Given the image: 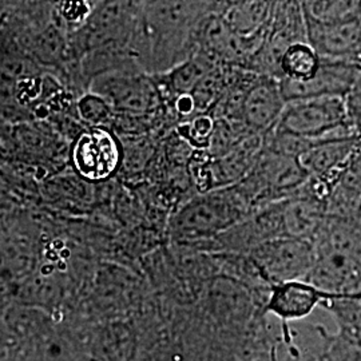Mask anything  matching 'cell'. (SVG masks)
Segmentation results:
<instances>
[{
	"label": "cell",
	"mask_w": 361,
	"mask_h": 361,
	"mask_svg": "<svg viewBox=\"0 0 361 361\" xmlns=\"http://www.w3.org/2000/svg\"><path fill=\"white\" fill-rule=\"evenodd\" d=\"M344 104L349 126L361 138V74L353 85L352 90L344 98Z\"/></svg>",
	"instance_id": "obj_23"
},
{
	"label": "cell",
	"mask_w": 361,
	"mask_h": 361,
	"mask_svg": "<svg viewBox=\"0 0 361 361\" xmlns=\"http://www.w3.org/2000/svg\"><path fill=\"white\" fill-rule=\"evenodd\" d=\"M338 334L326 337L325 361H361V326H338Z\"/></svg>",
	"instance_id": "obj_18"
},
{
	"label": "cell",
	"mask_w": 361,
	"mask_h": 361,
	"mask_svg": "<svg viewBox=\"0 0 361 361\" xmlns=\"http://www.w3.org/2000/svg\"><path fill=\"white\" fill-rule=\"evenodd\" d=\"M264 134H252L234 146L229 153L210 158V180L213 190L233 186L244 180L262 152Z\"/></svg>",
	"instance_id": "obj_13"
},
{
	"label": "cell",
	"mask_w": 361,
	"mask_h": 361,
	"mask_svg": "<svg viewBox=\"0 0 361 361\" xmlns=\"http://www.w3.org/2000/svg\"><path fill=\"white\" fill-rule=\"evenodd\" d=\"M305 26L308 43L319 56L361 66V15L329 23L305 19Z\"/></svg>",
	"instance_id": "obj_9"
},
{
	"label": "cell",
	"mask_w": 361,
	"mask_h": 361,
	"mask_svg": "<svg viewBox=\"0 0 361 361\" xmlns=\"http://www.w3.org/2000/svg\"><path fill=\"white\" fill-rule=\"evenodd\" d=\"M320 56L308 42H298L289 46L280 59L281 79L305 82L316 74Z\"/></svg>",
	"instance_id": "obj_17"
},
{
	"label": "cell",
	"mask_w": 361,
	"mask_h": 361,
	"mask_svg": "<svg viewBox=\"0 0 361 361\" xmlns=\"http://www.w3.org/2000/svg\"><path fill=\"white\" fill-rule=\"evenodd\" d=\"M360 204L361 146L350 155L331 189L326 198V216L359 217Z\"/></svg>",
	"instance_id": "obj_16"
},
{
	"label": "cell",
	"mask_w": 361,
	"mask_h": 361,
	"mask_svg": "<svg viewBox=\"0 0 361 361\" xmlns=\"http://www.w3.org/2000/svg\"><path fill=\"white\" fill-rule=\"evenodd\" d=\"M75 109L78 119L85 128H111L114 111L101 95L91 91L82 94L77 99Z\"/></svg>",
	"instance_id": "obj_19"
},
{
	"label": "cell",
	"mask_w": 361,
	"mask_h": 361,
	"mask_svg": "<svg viewBox=\"0 0 361 361\" xmlns=\"http://www.w3.org/2000/svg\"><path fill=\"white\" fill-rule=\"evenodd\" d=\"M214 129V118L198 114L176 126V134L193 150H207Z\"/></svg>",
	"instance_id": "obj_21"
},
{
	"label": "cell",
	"mask_w": 361,
	"mask_h": 361,
	"mask_svg": "<svg viewBox=\"0 0 361 361\" xmlns=\"http://www.w3.org/2000/svg\"><path fill=\"white\" fill-rule=\"evenodd\" d=\"M308 180L297 158L276 154L264 149L256 165L234 186L253 212L295 195Z\"/></svg>",
	"instance_id": "obj_4"
},
{
	"label": "cell",
	"mask_w": 361,
	"mask_h": 361,
	"mask_svg": "<svg viewBox=\"0 0 361 361\" xmlns=\"http://www.w3.org/2000/svg\"><path fill=\"white\" fill-rule=\"evenodd\" d=\"M285 104L280 80L258 75L246 94L243 104V122L250 131L265 134L276 126Z\"/></svg>",
	"instance_id": "obj_10"
},
{
	"label": "cell",
	"mask_w": 361,
	"mask_h": 361,
	"mask_svg": "<svg viewBox=\"0 0 361 361\" xmlns=\"http://www.w3.org/2000/svg\"><path fill=\"white\" fill-rule=\"evenodd\" d=\"M276 1H226L221 16L238 38L257 51L268 35Z\"/></svg>",
	"instance_id": "obj_12"
},
{
	"label": "cell",
	"mask_w": 361,
	"mask_h": 361,
	"mask_svg": "<svg viewBox=\"0 0 361 361\" xmlns=\"http://www.w3.org/2000/svg\"><path fill=\"white\" fill-rule=\"evenodd\" d=\"M226 1H143L141 27L147 74H164L197 52L200 27Z\"/></svg>",
	"instance_id": "obj_1"
},
{
	"label": "cell",
	"mask_w": 361,
	"mask_h": 361,
	"mask_svg": "<svg viewBox=\"0 0 361 361\" xmlns=\"http://www.w3.org/2000/svg\"><path fill=\"white\" fill-rule=\"evenodd\" d=\"M360 74L361 66L357 63L320 56L319 70L310 79L305 82L280 79V86L286 104L302 99L345 98Z\"/></svg>",
	"instance_id": "obj_8"
},
{
	"label": "cell",
	"mask_w": 361,
	"mask_h": 361,
	"mask_svg": "<svg viewBox=\"0 0 361 361\" xmlns=\"http://www.w3.org/2000/svg\"><path fill=\"white\" fill-rule=\"evenodd\" d=\"M361 146V140L322 143L302 155L298 161L308 177L322 182L331 193L337 177L350 155Z\"/></svg>",
	"instance_id": "obj_15"
},
{
	"label": "cell",
	"mask_w": 361,
	"mask_h": 361,
	"mask_svg": "<svg viewBox=\"0 0 361 361\" xmlns=\"http://www.w3.org/2000/svg\"><path fill=\"white\" fill-rule=\"evenodd\" d=\"M252 213L245 198L233 185L195 194L174 210L171 222L186 237H217Z\"/></svg>",
	"instance_id": "obj_2"
},
{
	"label": "cell",
	"mask_w": 361,
	"mask_h": 361,
	"mask_svg": "<svg viewBox=\"0 0 361 361\" xmlns=\"http://www.w3.org/2000/svg\"><path fill=\"white\" fill-rule=\"evenodd\" d=\"M280 204L285 237L312 243L326 217L325 202L300 189L295 195L280 201Z\"/></svg>",
	"instance_id": "obj_14"
},
{
	"label": "cell",
	"mask_w": 361,
	"mask_h": 361,
	"mask_svg": "<svg viewBox=\"0 0 361 361\" xmlns=\"http://www.w3.org/2000/svg\"><path fill=\"white\" fill-rule=\"evenodd\" d=\"M273 129L324 143L360 140L349 126L344 98L288 102Z\"/></svg>",
	"instance_id": "obj_3"
},
{
	"label": "cell",
	"mask_w": 361,
	"mask_h": 361,
	"mask_svg": "<svg viewBox=\"0 0 361 361\" xmlns=\"http://www.w3.org/2000/svg\"><path fill=\"white\" fill-rule=\"evenodd\" d=\"M89 91L106 99L116 116H157L165 109L153 75L137 70H119L94 78Z\"/></svg>",
	"instance_id": "obj_5"
},
{
	"label": "cell",
	"mask_w": 361,
	"mask_h": 361,
	"mask_svg": "<svg viewBox=\"0 0 361 361\" xmlns=\"http://www.w3.org/2000/svg\"><path fill=\"white\" fill-rule=\"evenodd\" d=\"M305 19L320 23L360 16L361 1H300Z\"/></svg>",
	"instance_id": "obj_20"
},
{
	"label": "cell",
	"mask_w": 361,
	"mask_h": 361,
	"mask_svg": "<svg viewBox=\"0 0 361 361\" xmlns=\"http://www.w3.org/2000/svg\"><path fill=\"white\" fill-rule=\"evenodd\" d=\"M338 296L325 293L307 281H286L269 288L267 310L284 322L298 320L307 317L314 308Z\"/></svg>",
	"instance_id": "obj_11"
},
{
	"label": "cell",
	"mask_w": 361,
	"mask_h": 361,
	"mask_svg": "<svg viewBox=\"0 0 361 361\" xmlns=\"http://www.w3.org/2000/svg\"><path fill=\"white\" fill-rule=\"evenodd\" d=\"M313 245L298 238H276L252 250V261L267 284L305 281L313 264Z\"/></svg>",
	"instance_id": "obj_7"
},
{
	"label": "cell",
	"mask_w": 361,
	"mask_h": 361,
	"mask_svg": "<svg viewBox=\"0 0 361 361\" xmlns=\"http://www.w3.org/2000/svg\"><path fill=\"white\" fill-rule=\"evenodd\" d=\"M359 217H360V219H361V204H360V209H359Z\"/></svg>",
	"instance_id": "obj_24"
},
{
	"label": "cell",
	"mask_w": 361,
	"mask_h": 361,
	"mask_svg": "<svg viewBox=\"0 0 361 361\" xmlns=\"http://www.w3.org/2000/svg\"><path fill=\"white\" fill-rule=\"evenodd\" d=\"M122 145L111 130L86 128L70 146V168L92 185L110 182L122 166Z\"/></svg>",
	"instance_id": "obj_6"
},
{
	"label": "cell",
	"mask_w": 361,
	"mask_h": 361,
	"mask_svg": "<svg viewBox=\"0 0 361 361\" xmlns=\"http://www.w3.org/2000/svg\"><path fill=\"white\" fill-rule=\"evenodd\" d=\"M95 1H59L54 3L52 16L67 35L75 32L89 19Z\"/></svg>",
	"instance_id": "obj_22"
}]
</instances>
